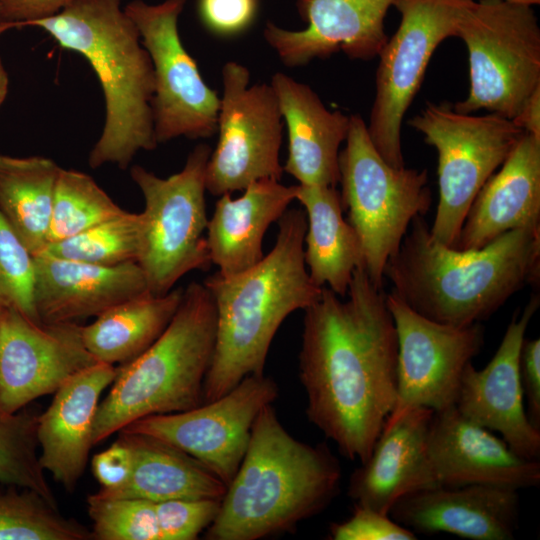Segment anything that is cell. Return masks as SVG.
Returning a JSON list of instances; mask_svg holds the SVG:
<instances>
[{
	"label": "cell",
	"instance_id": "6da1fadb",
	"mask_svg": "<svg viewBox=\"0 0 540 540\" xmlns=\"http://www.w3.org/2000/svg\"><path fill=\"white\" fill-rule=\"evenodd\" d=\"M346 297L323 287L304 310L299 378L309 421L363 463L396 404L398 340L386 293L363 266Z\"/></svg>",
	"mask_w": 540,
	"mask_h": 540
},
{
	"label": "cell",
	"instance_id": "7a4b0ae2",
	"mask_svg": "<svg viewBox=\"0 0 540 540\" xmlns=\"http://www.w3.org/2000/svg\"><path fill=\"white\" fill-rule=\"evenodd\" d=\"M384 278L418 314L464 327L481 323L540 278V226L508 231L479 249L435 241L424 216L413 219Z\"/></svg>",
	"mask_w": 540,
	"mask_h": 540
},
{
	"label": "cell",
	"instance_id": "3957f363",
	"mask_svg": "<svg viewBox=\"0 0 540 540\" xmlns=\"http://www.w3.org/2000/svg\"><path fill=\"white\" fill-rule=\"evenodd\" d=\"M272 250L253 267L230 276L218 272L203 284L216 309V337L203 386V402L219 398L242 379L263 374L282 322L319 299L304 259V210H286Z\"/></svg>",
	"mask_w": 540,
	"mask_h": 540
},
{
	"label": "cell",
	"instance_id": "277c9868",
	"mask_svg": "<svg viewBox=\"0 0 540 540\" xmlns=\"http://www.w3.org/2000/svg\"><path fill=\"white\" fill-rule=\"evenodd\" d=\"M340 480L331 451L294 438L267 405L252 426L247 450L205 538L257 540L286 532L326 508Z\"/></svg>",
	"mask_w": 540,
	"mask_h": 540
},
{
	"label": "cell",
	"instance_id": "5b68a950",
	"mask_svg": "<svg viewBox=\"0 0 540 540\" xmlns=\"http://www.w3.org/2000/svg\"><path fill=\"white\" fill-rule=\"evenodd\" d=\"M46 31L60 47L81 54L105 99V122L92 147L93 169H127L139 151L158 145L153 124L154 73L150 56L121 0H74L57 14L23 27Z\"/></svg>",
	"mask_w": 540,
	"mask_h": 540
},
{
	"label": "cell",
	"instance_id": "8992f818",
	"mask_svg": "<svg viewBox=\"0 0 540 540\" xmlns=\"http://www.w3.org/2000/svg\"><path fill=\"white\" fill-rule=\"evenodd\" d=\"M215 337L212 296L203 282H191L159 338L138 357L116 367L113 386L97 408L93 445L143 417L201 405Z\"/></svg>",
	"mask_w": 540,
	"mask_h": 540
},
{
	"label": "cell",
	"instance_id": "52a82bcc",
	"mask_svg": "<svg viewBox=\"0 0 540 540\" xmlns=\"http://www.w3.org/2000/svg\"><path fill=\"white\" fill-rule=\"evenodd\" d=\"M345 142L339 153L342 208L360 238L363 268L382 289L388 259L399 249L413 219L424 216L431 206L427 170L389 165L359 115L350 116Z\"/></svg>",
	"mask_w": 540,
	"mask_h": 540
},
{
	"label": "cell",
	"instance_id": "ba28073f",
	"mask_svg": "<svg viewBox=\"0 0 540 540\" xmlns=\"http://www.w3.org/2000/svg\"><path fill=\"white\" fill-rule=\"evenodd\" d=\"M456 37L468 50L470 88L453 109L463 114L486 110L513 120L540 88V27L532 6L474 1Z\"/></svg>",
	"mask_w": 540,
	"mask_h": 540
},
{
	"label": "cell",
	"instance_id": "9c48e42d",
	"mask_svg": "<svg viewBox=\"0 0 540 540\" xmlns=\"http://www.w3.org/2000/svg\"><path fill=\"white\" fill-rule=\"evenodd\" d=\"M211 152L209 145H197L184 167L167 178L140 165L130 168L145 202L137 263L151 294L164 295L185 274L212 265L205 235V172Z\"/></svg>",
	"mask_w": 540,
	"mask_h": 540
},
{
	"label": "cell",
	"instance_id": "30bf717a",
	"mask_svg": "<svg viewBox=\"0 0 540 540\" xmlns=\"http://www.w3.org/2000/svg\"><path fill=\"white\" fill-rule=\"evenodd\" d=\"M409 124L438 154L439 200L430 234L453 247L475 196L525 132L498 114H463L448 104L428 103Z\"/></svg>",
	"mask_w": 540,
	"mask_h": 540
},
{
	"label": "cell",
	"instance_id": "8fae6325",
	"mask_svg": "<svg viewBox=\"0 0 540 540\" xmlns=\"http://www.w3.org/2000/svg\"><path fill=\"white\" fill-rule=\"evenodd\" d=\"M474 0H394L398 29L384 44L376 72V91L367 130L391 166L404 167L401 127L440 43L456 37L458 24Z\"/></svg>",
	"mask_w": 540,
	"mask_h": 540
},
{
	"label": "cell",
	"instance_id": "7c38bea8",
	"mask_svg": "<svg viewBox=\"0 0 540 540\" xmlns=\"http://www.w3.org/2000/svg\"><path fill=\"white\" fill-rule=\"evenodd\" d=\"M218 142L206 166V191L214 196L244 190L262 179L280 181L283 119L270 84L250 85L244 65L222 68Z\"/></svg>",
	"mask_w": 540,
	"mask_h": 540
},
{
	"label": "cell",
	"instance_id": "4fadbf2b",
	"mask_svg": "<svg viewBox=\"0 0 540 540\" xmlns=\"http://www.w3.org/2000/svg\"><path fill=\"white\" fill-rule=\"evenodd\" d=\"M185 2L133 0L124 7L153 66L152 112L158 144L181 136L208 138L217 132L220 98L203 80L178 31Z\"/></svg>",
	"mask_w": 540,
	"mask_h": 540
},
{
	"label": "cell",
	"instance_id": "5bb4252c",
	"mask_svg": "<svg viewBox=\"0 0 540 540\" xmlns=\"http://www.w3.org/2000/svg\"><path fill=\"white\" fill-rule=\"evenodd\" d=\"M277 396L278 385L271 377L252 374L217 399L182 412L146 416L121 430L185 452L228 485L247 450L258 414Z\"/></svg>",
	"mask_w": 540,
	"mask_h": 540
},
{
	"label": "cell",
	"instance_id": "9a60e30c",
	"mask_svg": "<svg viewBox=\"0 0 540 540\" xmlns=\"http://www.w3.org/2000/svg\"><path fill=\"white\" fill-rule=\"evenodd\" d=\"M386 302L398 340L397 399L386 421L414 408L438 412L455 406L464 369L483 347L484 327L432 321L392 292Z\"/></svg>",
	"mask_w": 540,
	"mask_h": 540
},
{
	"label": "cell",
	"instance_id": "2e32d148",
	"mask_svg": "<svg viewBox=\"0 0 540 540\" xmlns=\"http://www.w3.org/2000/svg\"><path fill=\"white\" fill-rule=\"evenodd\" d=\"M96 362L77 322H37L5 306L0 316V415L11 416L55 393Z\"/></svg>",
	"mask_w": 540,
	"mask_h": 540
},
{
	"label": "cell",
	"instance_id": "e0dca14e",
	"mask_svg": "<svg viewBox=\"0 0 540 540\" xmlns=\"http://www.w3.org/2000/svg\"><path fill=\"white\" fill-rule=\"evenodd\" d=\"M539 304V295H534L523 311L513 316L496 353L483 369L467 364L455 403L463 416L498 432L516 454L529 460H539L540 430L531 425L526 414L519 358Z\"/></svg>",
	"mask_w": 540,
	"mask_h": 540
},
{
	"label": "cell",
	"instance_id": "ac0fdd59",
	"mask_svg": "<svg viewBox=\"0 0 540 540\" xmlns=\"http://www.w3.org/2000/svg\"><path fill=\"white\" fill-rule=\"evenodd\" d=\"M426 451L436 486L481 484L518 491L540 484L539 460L519 456L455 406L433 413Z\"/></svg>",
	"mask_w": 540,
	"mask_h": 540
},
{
	"label": "cell",
	"instance_id": "d6986e66",
	"mask_svg": "<svg viewBox=\"0 0 540 540\" xmlns=\"http://www.w3.org/2000/svg\"><path fill=\"white\" fill-rule=\"evenodd\" d=\"M394 0H298L307 26L288 30L268 22L263 35L289 67L327 58L338 51L350 59L371 60L388 40L385 17Z\"/></svg>",
	"mask_w": 540,
	"mask_h": 540
},
{
	"label": "cell",
	"instance_id": "ffe728a7",
	"mask_svg": "<svg viewBox=\"0 0 540 540\" xmlns=\"http://www.w3.org/2000/svg\"><path fill=\"white\" fill-rule=\"evenodd\" d=\"M389 515L416 535L445 532L470 540H512L520 498L517 490L492 485L435 486L401 497Z\"/></svg>",
	"mask_w": 540,
	"mask_h": 540
},
{
	"label": "cell",
	"instance_id": "44dd1931",
	"mask_svg": "<svg viewBox=\"0 0 540 540\" xmlns=\"http://www.w3.org/2000/svg\"><path fill=\"white\" fill-rule=\"evenodd\" d=\"M34 306L42 323L77 322L149 292L138 263L99 266L34 256Z\"/></svg>",
	"mask_w": 540,
	"mask_h": 540
},
{
	"label": "cell",
	"instance_id": "7402d4cb",
	"mask_svg": "<svg viewBox=\"0 0 540 540\" xmlns=\"http://www.w3.org/2000/svg\"><path fill=\"white\" fill-rule=\"evenodd\" d=\"M115 376L116 366L96 362L69 378L38 416L40 465L67 491L75 489L85 469L99 398Z\"/></svg>",
	"mask_w": 540,
	"mask_h": 540
},
{
	"label": "cell",
	"instance_id": "603a6c76",
	"mask_svg": "<svg viewBox=\"0 0 540 540\" xmlns=\"http://www.w3.org/2000/svg\"><path fill=\"white\" fill-rule=\"evenodd\" d=\"M433 413L414 408L384 423L369 457L350 479L349 496L356 505L389 514L401 497L436 486L426 451Z\"/></svg>",
	"mask_w": 540,
	"mask_h": 540
},
{
	"label": "cell",
	"instance_id": "cb8c5ba5",
	"mask_svg": "<svg viewBox=\"0 0 540 540\" xmlns=\"http://www.w3.org/2000/svg\"><path fill=\"white\" fill-rule=\"evenodd\" d=\"M540 226V139L524 133L481 187L453 246L479 249L504 233Z\"/></svg>",
	"mask_w": 540,
	"mask_h": 540
},
{
	"label": "cell",
	"instance_id": "d4e9b609",
	"mask_svg": "<svg viewBox=\"0 0 540 540\" xmlns=\"http://www.w3.org/2000/svg\"><path fill=\"white\" fill-rule=\"evenodd\" d=\"M270 85L288 134V157L283 170L299 184L339 183V148L346 140L350 116L330 111L306 84L277 72Z\"/></svg>",
	"mask_w": 540,
	"mask_h": 540
},
{
	"label": "cell",
	"instance_id": "484cf974",
	"mask_svg": "<svg viewBox=\"0 0 540 540\" xmlns=\"http://www.w3.org/2000/svg\"><path fill=\"white\" fill-rule=\"evenodd\" d=\"M296 200V185L262 179L233 199L223 194L208 219L206 240L212 264L224 276L243 272L262 260L268 227Z\"/></svg>",
	"mask_w": 540,
	"mask_h": 540
},
{
	"label": "cell",
	"instance_id": "4316f807",
	"mask_svg": "<svg viewBox=\"0 0 540 540\" xmlns=\"http://www.w3.org/2000/svg\"><path fill=\"white\" fill-rule=\"evenodd\" d=\"M133 452L131 474L116 490L95 494L105 498L222 499L227 485L185 452L156 438L120 430Z\"/></svg>",
	"mask_w": 540,
	"mask_h": 540
},
{
	"label": "cell",
	"instance_id": "83f0119b",
	"mask_svg": "<svg viewBox=\"0 0 540 540\" xmlns=\"http://www.w3.org/2000/svg\"><path fill=\"white\" fill-rule=\"evenodd\" d=\"M296 200L304 208L307 228L304 259L311 280L346 297L354 271L363 266L360 238L343 218L336 187L296 185Z\"/></svg>",
	"mask_w": 540,
	"mask_h": 540
},
{
	"label": "cell",
	"instance_id": "f1b7e54d",
	"mask_svg": "<svg viewBox=\"0 0 540 540\" xmlns=\"http://www.w3.org/2000/svg\"><path fill=\"white\" fill-rule=\"evenodd\" d=\"M184 288L164 295L150 292L117 304L87 326L82 339L97 362L122 365L147 350L164 332L183 298Z\"/></svg>",
	"mask_w": 540,
	"mask_h": 540
},
{
	"label": "cell",
	"instance_id": "f546056e",
	"mask_svg": "<svg viewBox=\"0 0 540 540\" xmlns=\"http://www.w3.org/2000/svg\"><path fill=\"white\" fill-rule=\"evenodd\" d=\"M60 168L43 156L0 154V212L34 256L47 245Z\"/></svg>",
	"mask_w": 540,
	"mask_h": 540
},
{
	"label": "cell",
	"instance_id": "4dcf8cb0",
	"mask_svg": "<svg viewBox=\"0 0 540 540\" xmlns=\"http://www.w3.org/2000/svg\"><path fill=\"white\" fill-rule=\"evenodd\" d=\"M125 212L91 176L61 167L55 185L47 245Z\"/></svg>",
	"mask_w": 540,
	"mask_h": 540
},
{
	"label": "cell",
	"instance_id": "1f68e13d",
	"mask_svg": "<svg viewBox=\"0 0 540 540\" xmlns=\"http://www.w3.org/2000/svg\"><path fill=\"white\" fill-rule=\"evenodd\" d=\"M141 238V213L126 211L74 236L48 244L41 253L93 265L117 266L137 263Z\"/></svg>",
	"mask_w": 540,
	"mask_h": 540
},
{
	"label": "cell",
	"instance_id": "d6a6232c",
	"mask_svg": "<svg viewBox=\"0 0 540 540\" xmlns=\"http://www.w3.org/2000/svg\"><path fill=\"white\" fill-rule=\"evenodd\" d=\"M0 491V540H89L92 532L30 489Z\"/></svg>",
	"mask_w": 540,
	"mask_h": 540
},
{
	"label": "cell",
	"instance_id": "836d02e7",
	"mask_svg": "<svg viewBox=\"0 0 540 540\" xmlns=\"http://www.w3.org/2000/svg\"><path fill=\"white\" fill-rule=\"evenodd\" d=\"M39 414L35 409L23 408L11 416L0 415V483L33 490L56 505L39 462Z\"/></svg>",
	"mask_w": 540,
	"mask_h": 540
},
{
	"label": "cell",
	"instance_id": "e575fe53",
	"mask_svg": "<svg viewBox=\"0 0 540 540\" xmlns=\"http://www.w3.org/2000/svg\"><path fill=\"white\" fill-rule=\"evenodd\" d=\"M88 514L96 540H160L155 502L89 495Z\"/></svg>",
	"mask_w": 540,
	"mask_h": 540
},
{
	"label": "cell",
	"instance_id": "d590c367",
	"mask_svg": "<svg viewBox=\"0 0 540 540\" xmlns=\"http://www.w3.org/2000/svg\"><path fill=\"white\" fill-rule=\"evenodd\" d=\"M34 255L0 212V302L40 322L34 306Z\"/></svg>",
	"mask_w": 540,
	"mask_h": 540
},
{
	"label": "cell",
	"instance_id": "8d00e7d4",
	"mask_svg": "<svg viewBox=\"0 0 540 540\" xmlns=\"http://www.w3.org/2000/svg\"><path fill=\"white\" fill-rule=\"evenodd\" d=\"M221 499H172L155 503L160 540H194L215 520Z\"/></svg>",
	"mask_w": 540,
	"mask_h": 540
},
{
	"label": "cell",
	"instance_id": "74e56055",
	"mask_svg": "<svg viewBox=\"0 0 540 540\" xmlns=\"http://www.w3.org/2000/svg\"><path fill=\"white\" fill-rule=\"evenodd\" d=\"M334 540H415L417 535L394 521L389 514L355 505L350 518L330 527Z\"/></svg>",
	"mask_w": 540,
	"mask_h": 540
},
{
	"label": "cell",
	"instance_id": "f35d334b",
	"mask_svg": "<svg viewBox=\"0 0 540 540\" xmlns=\"http://www.w3.org/2000/svg\"><path fill=\"white\" fill-rule=\"evenodd\" d=\"M256 6V0H198V11L204 26L222 37L245 31L253 22Z\"/></svg>",
	"mask_w": 540,
	"mask_h": 540
},
{
	"label": "cell",
	"instance_id": "ab89813d",
	"mask_svg": "<svg viewBox=\"0 0 540 540\" xmlns=\"http://www.w3.org/2000/svg\"><path fill=\"white\" fill-rule=\"evenodd\" d=\"M133 466V452L126 441L118 436L106 450L94 455L92 473L100 484V491L108 492L121 487L128 480Z\"/></svg>",
	"mask_w": 540,
	"mask_h": 540
},
{
	"label": "cell",
	"instance_id": "60d3db41",
	"mask_svg": "<svg viewBox=\"0 0 540 540\" xmlns=\"http://www.w3.org/2000/svg\"><path fill=\"white\" fill-rule=\"evenodd\" d=\"M520 380L526 414L533 427L540 430V339L524 338L519 358Z\"/></svg>",
	"mask_w": 540,
	"mask_h": 540
},
{
	"label": "cell",
	"instance_id": "b9f144b4",
	"mask_svg": "<svg viewBox=\"0 0 540 540\" xmlns=\"http://www.w3.org/2000/svg\"><path fill=\"white\" fill-rule=\"evenodd\" d=\"M74 0H0L1 32L60 12Z\"/></svg>",
	"mask_w": 540,
	"mask_h": 540
},
{
	"label": "cell",
	"instance_id": "7bdbcfd3",
	"mask_svg": "<svg viewBox=\"0 0 540 540\" xmlns=\"http://www.w3.org/2000/svg\"><path fill=\"white\" fill-rule=\"evenodd\" d=\"M512 121L524 132L540 139V88L529 97Z\"/></svg>",
	"mask_w": 540,
	"mask_h": 540
},
{
	"label": "cell",
	"instance_id": "ee69618b",
	"mask_svg": "<svg viewBox=\"0 0 540 540\" xmlns=\"http://www.w3.org/2000/svg\"><path fill=\"white\" fill-rule=\"evenodd\" d=\"M8 87H9L8 74L0 57V107L6 99V96L8 93Z\"/></svg>",
	"mask_w": 540,
	"mask_h": 540
},
{
	"label": "cell",
	"instance_id": "f6af8a7d",
	"mask_svg": "<svg viewBox=\"0 0 540 540\" xmlns=\"http://www.w3.org/2000/svg\"><path fill=\"white\" fill-rule=\"evenodd\" d=\"M506 1H509V2H514V3H522V4H527V5H534V4H539L540 3V0H506Z\"/></svg>",
	"mask_w": 540,
	"mask_h": 540
},
{
	"label": "cell",
	"instance_id": "bcb514c9",
	"mask_svg": "<svg viewBox=\"0 0 540 540\" xmlns=\"http://www.w3.org/2000/svg\"><path fill=\"white\" fill-rule=\"evenodd\" d=\"M4 307H5V306L0 302V316H1V314H2V311H3Z\"/></svg>",
	"mask_w": 540,
	"mask_h": 540
},
{
	"label": "cell",
	"instance_id": "7dc6e473",
	"mask_svg": "<svg viewBox=\"0 0 540 540\" xmlns=\"http://www.w3.org/2000/svg\"><path fill=\"white\" fill-rule=\"evenodd\" d=\"M1 26H2V22H1V18H0V35L2 34V32H1Z\"/></svg>",
	"mask_w": 540,
	"mask_h": 540
}]
</instances>
